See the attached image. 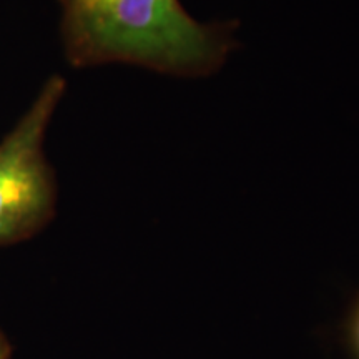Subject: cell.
I'll return each instance as SVG.
<instances>
[{"mask_svg":"<svg viewBox=\"0 0 359 359\" xmlns=\"http://www.w3.org/2000/svg\"><path fill=\"white\" fill-rule=\"evenodd\" d=\"M69 65L125 64L185 79L208 77L231 50L238 22L193 19L180 0H58Z\"/></svg>","mask_w":359,"mask_h":359,"instance_id":"6da1fadb","label":"cell"},{"mask_svg":"<svg viewBox=\"0 0 359 359\" xmlns=\"http://www.w3.org/2000/svg\"><path fill=\"white\" fill-rule=\"evenodd\" d=\"M65 90L60 75L48 77L0 140V246L30 240L55 218L58 183L45 138Z\"/></svg>","mask_w":359,"mask_h":359,"instance_id":"7a4b0ae2","label":"cell"},{"mask_svg":"<svg viewBox=\"0 0 359 359\" xmlns=\"http://www.w3.org/2000/svg\"><path fill=\"white\" fill-rule=\"evenodd\" d=\"M0 359H12V344L2 331H0Z\"/></svg>","mask_w":359,"mask_h":359,"instance_id":"3957f363","label":"cell"},{"mask_svg":"<svg viewBox=\"0 0 359 359\" xmlns=\"http://www.w3.org/2000/svg\"><path fill=\"white\" fill-rule=\"evenodd\" d=\"M354 338H356V344H358V349H359V308H358V313H356V320H354Z\"/></svg>","mask_w":359,"mask_h":359,"instance_id":"277c9868","label":"cell"}]
</instances>
